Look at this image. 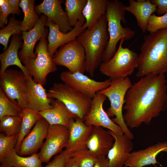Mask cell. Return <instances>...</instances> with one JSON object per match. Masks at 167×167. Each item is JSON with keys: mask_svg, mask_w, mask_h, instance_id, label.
<instances>
[{"mask_svg": "<svg viewBox=\"0 0 167 167\" xmlns=\"http://www.w3.org/2000/svg\"><path fill=\"white\" fill-rule=\"evenodd\" d=\"M167 108V84L165 74L141 77L127 91L123 109L124 121L129 128L150 124Z\"/></svg>", "mask_w": 167, "mask_h": 167, "instance_id": "cell-1", "label": "cell"}, {"mask_svg": "<svg viewBox=\"0 0 167 167\" xmlns=\"http://www.w3.org/2000/svg\"><path fill=\"white\" fill-rule=\"evenodd\" d=\"M143 41L136 76L167 73V28L145 35Z\"/></svg>", "mask_w": 167, "mask_h": 167, "instance_id": "cell-2", "label": "cell"}, {"mask_svg": "<svg viewBox=\"0 0 167 167\" xmlns=\"http://www.w3.org/2000/svg\"><path fill=\"white\" fill-rule=\"evenodd\" d=\"M109 38L107 22L105 15L93 26L85 29L76 38L84 49L86 71L92 77L102 63Z\"/></svg>", "mask_w": 167, "mask_h": 167, "instance_id": "cell-3", "label": "cell"}, {"mask_svg": "<svg viewBox=\"0 0 167 167\" xmlns=\"http://www.w3.org/2000/svg\"><path fill=\"white\" fill-rule=\"evenodd\" d=\"M125 5L118 0H109L105 15L107 22L109 40L103 54L102 62L109 61L117 49L118 42L122 39L128 40L133 37L135 31L129 27H123L121 22L126 23Z\"/></svg>", "mask_w": 167, "mask_h": 167, "instance_id": "cell-4", "label": "cell"}, {"mask_svg": "<svg viewBox=\"0 0 167 167\" xmlns=\"http://www.w3.org/2000/svg\"><path fill=\"white\" fill-rule=\"evenodd\" d=\"M132 84L128 77L111 80L109 86L99 92L105 95L110 102V107L106 112L109 117H115L112 120L122 129L124 134L132 140L133 134L126 125L123 119L122 110L125 97Z\"/></svg>", "mask_w": 167, "mask_h": 167, "instance_id": "cell-5", "label": "cell"}, {"mask_svg": "<svg viewBox=\"0 0 167 167\" xmlns=\"http://www.w3.org/2000/svg\"><path fill=\"white\" fill-rule=\"evenodd\" d=\"M125 41L122 39L118 49L112 58L106 62H102L99 71L111 80L124 78L132 74L139 64V55L128 48H123Z\"/></svg>", "mask_w": 167, "mask_h": 167, "instance_id": "cell-6", "label": "cell"}, {"mask_svg": "<svg viewBox=\"0 0 167 167\" xmlns=\"http://www.w3.org/2000/svg\"><path fill=\"white\" fill-rule=\"evenodd\" d=\"M48 96L60 100L77 118L84 120L90 110L92 99L63 83H55L47 92Z\"/></svg>", "mask_w": 167, "mask_h": 167, "instance_id": "cell-7", "label": "cell"}, {"mask_svg": "<svg viewBox=\"0 0 167 167\" xmlns=\"http://www.w3.org/2000/svg\"><path fill=\"white\" fill-rule=\"evenodd\" d=\"M48 45L46 37H42L35 48L36 58H29L22 62L33 77L34 81L42 86L46 84L47 75L57 70L56 65L48 51Z\"/></svg>", "mask_w": 167, "mask_h": 167, "instance_id": "cell-8", "label": "cell"}, {"mask_svg": "<svg viewBox=\"0 0 167 167\" xmlns=\"http://www.w3.org/2000/svg\"><path fill=\"white\" fill-rule=\"evenodd\" d=\"M0 87L7 97L21 109L28 108L26 78L21 70L7 69L0 74Z\"/></svg>", "mask_w": 167, "mask_h": 167, "instance_id": "cell-9", "label": "cell"}, {"mask_svg": "<svg viewBox=\"0 0 167 167\" xmlns=\"http://www.w3.org/2000/svg\"><path fill=\"white\" fill-rule=\"evenodd\" d=\"M53 59L56 65L64 66L71 72L86 71L84 50L76 40L60 47Z\"/></svg>", "mask_w": 167, "mask_h": 167, "instance_id": "cell-10", "label": "cell"}, {"mask_svg": "<svg viewBox=\"0 0 167 167\" xmlns=\"http://www.w3.org/2000/svg\"><path fill=\"white\" fill-rule=\"evenodd\" d=\"M69 128L60 125H49L45 141L38 153L42 162L48 163L51 158L61 153L67 146Z\"/></svg>", "mask_w": 167, "mask_h": 167, "instance_id": "cell-11", "label": "cell"}, {"mask_svg": "<svg viewBox=\"0 0 167 167\" xmlns=\"http://www.w3.org/2000/svg\"><path fill=\"white\" fill-rule=\"evenodd\" d=\"M63 83L76 91L92 99L96 93L108 87L111 79L98 81L79 72L63 71L60 75Z\"/></svg>", "mask_w": 167, "mask_h": 167, "instance_id": "cell-12", "label": "cell"}, {"mask_svg": "<svg viewBox=\"0 0 167 167\" xmlns=\"http://www.w3.org/2000/svg\"><path fill=\"white\" fill-rule=\"evenodd\" d=\"M107 98L98 92L92 99L91 106L84 121L87 126H101L119 135L124 134L121 128L115 123L104 109L103 104Z\"/></svg>", "mask_w": 167, "mask_h": 167, "instance_id": "cell-13", "label": "cell"}, {"mask_svg": "<svg viewBox=\"0 0 167 167\" xmlns=\"http://www.w3.org/2000/svg\"><path fill=\"white\" fill-rule=\"evenodd\" d=\"M85 21L84 17L80 19L71 31L65 33L60 31L58 25L48 18L46 24V26L49 28L48 49L52 57L59 47L76 40L77 37L84 30L82 26Z\"/></svg>", "mask_w": 167, "mask_h": 167, "instance_id": "cell-14", "label": "cell"}, {"mask_svg": "<svg viewBox=\"0 0 167 167\" xmlns=\"http://www.w3.org/2000/svg\"><path fill=\"white\" fill-rule=\"evenodd\" d=\"M48 17L41 15L33 28L29 31L22 32V38L24 42L20 51L18 54L21 62L29 58H35L36 55L34 49L36 42L44 37H46L48 29L45 28Z\"/></svg>", "mask_w": 167, "mask_h": 167, "instance_id": "cell-15", "label": "cell"}, {"mask_svg": "<svg viewBox=\"0 0 167 167\" xmlns=\"http://www.w3.org/2000/svg\"><path fill=\"white\" fill-rule=\"evenodd\" d=\"M49 125L43 118L39 119L31 132L22 141L18 154L24 156L37 153L46 138Z\"/></svg>", "mask_w": 167, "mask_h": 167, "instance_id": "cell-16", "label": "cell"}, {"mask_svg": "<svg viewBox=\"0 0 167 167\" xmlns=\"http://www.w3.org/2000/svg\"><path fill=\"white\" fill-rule=\"evenodd\" d=\"M63 2L61 0H44L35 8L36 13L44 14L58 26L61 31L66 33L73 28L69 23L66 12L62 7Z\"/></svg>", "mask_w": 167, "mask_h": 167, "instance_id": "cell-17", "label": "cell"}, {"mask_svg": "<svg viewBox=\"0 0 167 167\" xmlns=\"http://www.w3.org/2000/svg\"><path fill=\"white\" fill-rule=\"evenodd\" d=\"M92 127L87 126L83 120L77 117L71 119L69 126V138L66 150L71 153L87 148Z\"/></svg>", "mask_w": 167, "mask_h": 167, "instance_id": "cell-18", "label": "cell"}, {"mask_svg": "<svg viewBox=\"0 0 167 167\" xmlns=\"http://www.w3.org/2000/svg\"><path fill=\"white\" fill-rule=\"evenodd\" d=\"M114 142L107 155L109 167H123L133 147V143L125 134L119 135L109 130Z\"/></svg>", "mask_w": 167, "mask_h": 167, "instance_id": "cell-19", "label": "cell"}, {"mask_svg": "<svg viewBox=\"0 0 167 167\" xmlns=\"http://www.w3.org/2000/svg\"><path fill=\"white\" fill-rule=\"evenodd\" d=\"M162 152L167 153V141L158 142L145 149L131 153L124 167H143L159 164L156 156Z\"/></svg>", "mask_w": 167, "mask_h": 167, "instance_id": "cell-20", "label": "cell"}, {"mask_svg": "<svg viewBox=\"0 0 167 167\" xmlns=\"http://www.w3.org/2000/svg\"><path fill=\"white\" fill-rule=\"evenodd\" d=\"M26 77L28 108L37 112L53 108L54 99L48 96L43 86L35 82L30 75Z\"/></svg>", "mask_w": 167, "mask_h": 167, "instance_id": "cell-21", "label": "cell"}, {"mask_svg": "<svg viewBox=\"0 0 167 167\" xmlns=\"http://www.w3.org/2000/svg\"><path fill=\"white\" fill-rule=\"evenodd\" d=\"M114 138L109 130L100 126H93L87 147L96 157H106L113 144Z\"/></svg>", "mask_w": 167, "mask_h": 167, "instance_id": "cell-22", "label": "cell"}, {"mask_svg": "<svg viewBox=\"0 0 167 167\" xmlns=\"http://www.w3.org/2000/svg\"><path fill=\"white\" fill-rule=\"evenodd\" d=\"M23 45L21 38L19 35L13 36L9 47L0 54V74L4 72L9 66L16 65L21 69L26 77L30 75L28 69L22 64L18 55V50L22 48Z\"/></svg>", "mask_w": 167, "mask_h": 167, "instance_id": "cell-23", "label": "cell"}, {"mask_svg": "<svg viewBox=\"0 0 167 167\" xmlns=\"http://www.w3.org/2000/svg\"><path fill=\"white\" fill-rule=\"evenodd\" d=\"M129 2V6H125L124 10L133 15L138 27L143 33H145L150 17L156 12V6L150 0H130Z\"/></svg>", "mask_w": 167, "mask_h": 167, "instance_id": "cell-24", "label": "cell"}, {"mask_svg": "<svg viewBox=\"0 0 167 167\" xmlns=\"http://www.w3.org/2000/svg\"><path fill=\"white\" fill-rule=\"evenodd\" d=\"M53 108L38 112L46 119L49 125H60L68 128L70 121L77 117L61 101L56 99L52 103Z\"/></svg>", "mask_w": 167, "mask_h": 167, "instance_id": "cell-25", "label": "cell"}, {"mask_svg": "<svg viewBox=\"0 0 167 167\" xmlns=\"http://www.w3.org/2000/svg\"><path fill=\"white\" fill-rule=\"evenodd\" d=\"M109 0H87L82 13L85 21L82 26L84 30L94 25L105 15Z\"/></svg>", "mask_w": 167, "mask_h": 167, "instance_id": "cell-26", "label": "cell"}, {"mask_svg": "<svg viewBox=\"0 0 167 167\" xmlns=\"http://www.w3.org/2000/svg\"><path fill=\"white\" fill-rule=\"evenodd\" d=\"M38 153L24 156L18 154L15 148L6 156L1 164L13 167H43Z\"/></svg>", "mask_w": 167, "mask_h": 167, "instance_id": "cell-27", "label": "cell"}, {"mask_svg": "<svg viewBox=\"0 0 167 167\" xmlns=\"http://www.w3.org/2000/svg\"><path fill=\"white\" fill-rule=\"evenodd\" d=\"M42 117L38 112L31 109L27 108L23 109L20 130L15 148L18 153L23 140L31 132L37 121Z\"/></svg>", "mask_w": 167, "mask_h": 167, "instance_id": "cell-28", "label": "cell"}, {"mask_svg": "<svg viewBox=\"0 0 167 167\" xmlns=\"http://www.w3.org/2000/svg\"><path fill=\"white\" fill-rule=\"evenodd\" d=\"M34 0H20V7L24 14L23 19L21 23L22 32L29 31L37 22L39 17L36 13Z\"/></svg>", "mask_w": 167, "mask_h": 167, "instance_id": "cell-29", "label": "cell"}, {"mask_svg": "<svg viewBox=\"0 0 167 167\" xmlns=\"http://www.w3.org/2000/svg\"><path fill=\"white\" fill-rule=\"evenodd\" d=\"M87 0H66L65 11L69 23L72 27L77 24L79 20L84 17L82 12Z\"/></svg>", "mask_w": 167, "mask_h": 167, "instance_id": "cell-30", "label": "cell"}, {"mask_svg": "<svg viewBox=\"0 0 167 167\" xmlns=\"http://www.w3.org/2000/svg\"><path fill=\"white\" fill-rule=\"evenodd\" d=\"M22 121L21 116H5L0 119V131L7 135H19Z\"/></svg>", "mask_w": 167, "mask_h": 167, "instance_id": "cell-31", "label": "cell"}, {"mask_svg": "<svg viewBox=\"0 0 167 167\" xmlns=\"http://www.w3.org/2000/svg\"><path fill=\"white\" fill-rule=\"evenodd\" d=\"M21 21L16 19L13 15L10 18L7 25L0 30V43L3 45L4 51L8 48L9 39L11 35H19L22 33Z\"/></svg>", "mask_w": 167, "mask_h": 167, "instance_id": "cell-32", "label": "cell"}, {"mask_svg": "<svg viewBox=\"0 0 167 167\" xmlns=\"http://www.w3.org/2000/svg\"><path fill=\"white\" fill-rule=\"evenodd\" d=\"M23 109L5 95L0 89V119L5 116H21Z\"/></svg>", "mask_w": 167, "mask_h": 167, "instance_id": "cell-33", "label": "cell"}, {"mask_svg": "<svg viewBox=\"0 0 167 167\" xmlns=\"http://www.w3.org/2000/svg\"><path fill=\"white\" fill-rule=\"evenodd\" d=\"M70 157L75 159L79 167H93L97 158L87 148L71 153Z\"/></svg>", "mask_w": 167, "mask_h": 167, "instance_id": "cell-34", "label": "cell"}, {"mask_svg": "<svg viewBox=\"0 0 167 167\" xmlns=\"http://www.w3.org/2000/svg\"><path fill=\"white\" fill-rule=\"evenodd\" d=\"M18 135L8 136L0 133V162L2 163L6 155L15 148L17 143Z\"/></svg>", "mask_w": 167, "mask_h": 167, "instance_id": "cell-35", "label": "cell"}, {"mask_svg": "<svg viewBox=\"0 0 167 167\" xmlns=\"http://www.w3.org/2000/svg\"><path fill=\"white\" fill-rule=\"evenodd\" d=\"M167 28V13L161 16L152 14L148 20L146 31L149 33Z\"/></svg>", "mask_w": 167, "mask_h": 167, "instance_id": "cell-36", "label": "cell"}, {"mask_svg": "<svg viewBox=\"0 0 167 167\" xmlns=\"http://www.w3.org/2000/svg\"><path fill=\"white\" fill-rule=\"evenodd\" d=\"M70 152L66 149L62 151L43 167H65L70 157Z\"/></svg>", "mask_w": 167, "mask_h": 167, "instance_id": "cell-37", "label": "cell"}, {"mask_svg": "<svg viewBox=\"0 0 167 167\" xmlns=\"http://www.w3.org/2000/svg\"><path fill=\"white\" fill-rule=\"evenodd\" d=\"M2 2L0 6V27L4 28L7 22V17L11 14L7 0H0Z\"/></svg>", "mask_w": 167, "mask_h": 167, "instance_id": "cell-38", "label": "cell"}, {"mask_svg": "<svg viewBox=\"0 0 167 167\" xmlns=\"http://www.w3.org/2000/svg\"><path fill=\"white\" fill-rule=\"evenodd\" d=\"M151 1L156 6V12L158 15H164L167 13V0H151Z\"/></svg>", "mask_w": 167, "mask_h": 167, "instance_id": "cell-39", "label": "cell"}, {"mask_svg": "<svg viewBox=\"0 0 167 167\" xmlns=\"http://www.w3.org/2000/svg\"><path fill=\"white\" fill-rule=\"evenodd\" d=\"M9 8L11 14L13 15L14 14L19 15L20 11L19 8L20 0H7Z\"/></svg>", "mask_w": 167, "mask_h": 167, "instance_id": "cell-40", "label": "cell"}, {"mask_svg": "<svg viewBox=\"0 0 167 167\" xmlns=\"http://www.w3.org/2000/svg\"><path fill=\"white\" fill-rule=\"evenodd\" d=\"M109 161L106 157H99L97 158L93 167H109Z\"/></svg>", "mask_w": 167, "mask_h": 167, "instance_id": "cell-41", "label": "cell"}, {"mask_svg": "<svg viewBox=\"0 0 167 167\" xmlns=\"http://www.w3.org/2000/svg\"><path fill=\"white\" fill-rule=\"evenodd\" d=\"M65 167H79L77 161L72 157H70Z\"/></svg>", "mask_w": 167, "mask_h": 167, "instance_id": "cell-42", "label": "cell"}, {"mask_svg": "<svg viewBox=\"0 0 167 167\" xmlns=\"http://www.w3.org/2000/svg\"><path fill=\"white\" fill-rule=\"evenodd\" d=\"M0 167H13L9 166L3 164H1L0 165Z\"/></svg>", "mask_w": 167, "mask_h": 167, "instance_id": "cell-43", "label": "cell"}]
</instances>
